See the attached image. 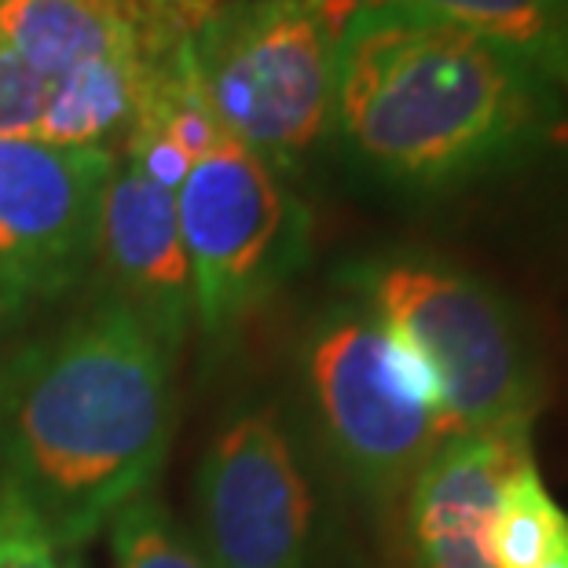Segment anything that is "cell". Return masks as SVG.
<instances>
[{
  "label": "cell",
  "instance_id": "cell-9",
  "mask_svg": "<svg viewBox=\"0 0 568 568\" xmlns=\"http://www.w3.org/2000/svg\"><path fill=\"white\" fill-rule=\"evenodd\" d=\"M95 264L103 268L106 294L136 312L176 353L187 320L195 316L176 191L136 165L118 162L103 199Z\"/></svg>",
  "mask_w": 568,
  "mask_h": 568
},
{
  "label": "cell",
  "instance_id": "cell-8",
  "mask_svg": "<svg viewBox=\"0 0 568 568\" xmlns=\"http://www.w3.org/2000/svg\"><path fill=\"white\" fill-rule=\"evenodd\" d=\"M111 148L0 140V280L22 305L74 290L95 264Z\"/></svg>",
  "mask_w": 568,
  "mask_h": 568
},
{
  "label": "cell",
  "instance_id": "cell-17",
  "mask_svg": "<svg viewBox=\"0 0 568 568\" xmlns=\"http://www.w3.org/2000/svg\"><path fill=\"white\" fill-rule=\"evenodd\" d=\"M22 312H27V305H22V301L16 297V290H11L4 280H0V334H4L8 326L22 316Z\"/></svg>",
  "mask_w": 568,
  "mask_h": 568
},
{
  "label": "cell",
  "instance_id": "cell-15",
  "mask_svg": "<svg viewBox=\"0 0 568 568\" xmlns=\"http://www.w3.org/2000/svg\"><path fill=\"white\" fill-rule=\"evenodd\" d=\"M0 568H89L78 547L52 536L30 503L0 480Z\"/></svg>",
  "mask_w": 568,
  "mask_h": 568
},
{
  "label": "cell",
  "instance_id": "cell-16",
  "mask_svg": "<svg viewBox=\"0 0 568 568\" xmlns=\"http://www.w3.org/2000/svg\"><path fill=\"white\" fill-rule=\"evenodd\" d=\"M52 78L0 44V140L38 136Z\"/></svg>",
  "mask_w": 568,
  "mask_h": 568
},
{
  "label": "cell",
  "instance_id": "cell-10",
  "mask_svg": "<svg viewBox=\"0 0 568 568\" xmlns=\"http://www.w3.org/2000/svg\"><path fill=\"white\" fill-rule=\"evenodd\" d=\"M531 455V433H452L404 491L415 568H491L485 539L506 480Z\"/></svg>",
  "mask_w": 568,
  "mask_h": 568
},
{
  "label": "cell",
  "instance_id": "cell-13",
  "mask_svg": "<svg viewBox=\"0 0 568 568\" xmlns=\"http://www.w3.org/2000/svg\"><path fill=\"white\" fill-rule=\"evenodd\" d=\"M485 550L491 568H542L568 554V510L550 495L536 458L506 480Z\"/></svg>",
  "mask_w": 568,
  "mask_h": 568
},
{
  "label": "cell",
  "instance_id": "cell-4",
  "mask_svg": "<svg viewBox=\"0 0 568 568\" xmlns=\"http://www.w3.org/2000/svg\"><path fill=\"white\" fill-rule=\"evenodd\" d=\"M356 0H232L191 33V67L213 118L280 173L334 129L337 38Z\"/></svg>",
  "mask_w": 568,
  "mask_h": 568
},
{
  "label": "cell",
  "instance_id": "cell-3",
  "mask_svg": "<svg viewBox=\"0 0 568 568\" xmlns=\"http://www.w3.org/2000/svg\"><path fill=\"white\" fill-rule=\"evenodd\" d=\"M342 283L426 367L447 433H531L547 374L485 280L426 253H385L348 264Z\"/></svg>",
  "mask_w": 568,
  "mask_h": 568
},
{
  "label": "cell",
  "instance_id": "cell-7",
  "mask_svg": "<svg viewBox=\"0 0 568 568\" xmlns=\"http://www.w3.org/2000/svg\"><path fill=\"white\" fill-rule=\"evenodd\" d=\"M195 550L210 568H305L312 491L272 410L216 433L195 477Z\"/></svg>",
  "mask_w": 568,
  "mask_h": 568
},
{
  "label": "cell",
  "instance_id": "cell-6",
  "mask_svg": "<svg viewBox=\"0 0 568 568\" xmlns=\"http://www.w3.org/2000/svg\"><path fill=\"white\" fill-rule=\"evenodd\" d=\"M191 312L210 334L261 308L308 257L312 216L280 169L227 136L176 187Z\"/></svg>",
  "mask_w": 568,
  "mask_h": 568
},
{
  "label": "cell",
  "instance_id": "cell-12",
  "mask_svg": "<svg viewBox=\"0 0 568 568\" xmlns=\"http://www.w3.org/2000/svg\"><path fill=\"white\" fill-rule=\"evenodd\" d=\"M136 59H92L52 78L38 136L55 148H106L129 129Z\"/></svg>",
  "mask_w": 568,
  "mask_h": 568
},
{
  "label": "cell",
  "instance_id": "cell-5",
  "mask_svg": "<svg viewBox=\"0 0 568 568\" xmlns=\"http://www.w3.org/2000/svg\"><path fill=\"white\" fill-rule=\"evenodd\" d=\"M301 364L323 440L345 477L371 503H400L452 437L426 367L356 301L312 326Z\"/></svg>",
  "mask_w": 568,
  "mask_h": 568
},
{
  "label": "cell",
  "instance_id": "cell-18",
  "mask_svg": "<svg viewBox=\"0 0 568 568\" xmlns=\"http://www.w3.org/2000/svg\"><path fill=\"white\" fill-rule=\"evenodd\" d=\"M542 568H568V554H565V558H558V561H550V565H542Z\"/></svg>",
  "mask_w": 568,
  "mask_h": 568
},
{
  "label": "cell",
  "instance_id": "cell-14",
  "mask_svg": "<svg viewBox=\"0 0 568 568\" xmlns=\"http://www.w3.org/2000/svg\"><path fill=\"white\" fill-rule=\"evenodd\" d=\"M111 554L114 568H210L151 491L136 495L111 517Z\"/></svg>",
  "mask_w": 568,
  "mask_h": 568
},
{
  "label": "cell",
  "instance_id": "cell-11",
  "mask_svg": "<svg viewBox=\"0 0 568 568\" xmlns=\"http://www.w3.org/2000/svg\"><path fill=\"white\" fill-rule=\"evenodd\" d=\"M499 44L568 103V0H393Z\"/></svg>",
  "mask_w": 568,
  "mask_h": 568
},
{
  "label": "cell",
  "instance_id": "cell-1",
  "mask_svg": "<svg viewBox=\"0 0 568 568\" xmlns=\"http://www.w3.org/2000/svg\"><path fill=\"white\" fill-rule=\"evenodd\" d=\"M565 95L477 33L393 0H356L334 63V136L371 176L447 191L531 159Z\"/></svg>",
  "mask_w": 568,
  "mask_h": 568
},
{
  "label": "cell",
  "instance_id": "cell-2",
  "mask_svg": "<svg viewBox=\"0 0 568 568\" xmlns=\"http://www.w3.org/2000/svg\"><path fill=\"white\" fill-rule=\"evenodd\" d=\"M173 437V348L103 294L0 364V480L67 547L151 491Z\"/></svg>",
  "mask_w": 568,
  "mask_h": 568
}]
</instances>
